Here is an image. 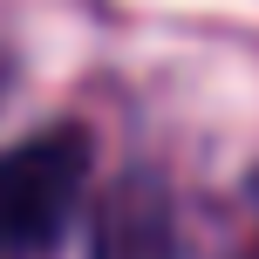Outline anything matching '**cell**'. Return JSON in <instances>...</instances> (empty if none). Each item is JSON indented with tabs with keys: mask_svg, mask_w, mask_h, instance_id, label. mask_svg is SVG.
<instances>
[{
	"mask_svg": "<svg viewBox=\"0 0 259 259\" xmlns=\"http://www.w3.org/2000/svg\"><path fill=\"white\" fill-rule=\"evenodd\" d=\"M89 164H96V143L82 123L41 130V137L0 150V259L48 252L68 232L82 184H89Z\"/></svg>",
	"mask_w": 259,
	"mask_h": 259,
	"instance_id": "6da1fadb",
	"label": "cell"
},
{
	"mask_svg": "<svg viewBox=\"0 0 259 259\" xmlns=\"http://www.w3.org/2000/svg\"><path fill=\"white\" fill-rule=\"evenodd\" d=\"M89 259H178V219H170V191L150 170H130L116 191L103 198L96 219V252Z\"/></svg>",
	"mask_w": 259,
	"mask_h": 259,
	"instance_id": "7a4b0ae2",
	"label": "cell"
},
{
	"mask_svg": "<svg viewBox=\"0 0 259 259\" xmlns=\"http://www.w3.org/2000/svg\"><path fill=\"white\" fill-rule=\"evenodd\" d=\"M246 259H259V232H252V246H246Z\"/></svg>",
	"mask_w": 259,
	"mask_h": 259,
	"instance_id": "3957f363",
	"label": "cell"
}]
</instances>
